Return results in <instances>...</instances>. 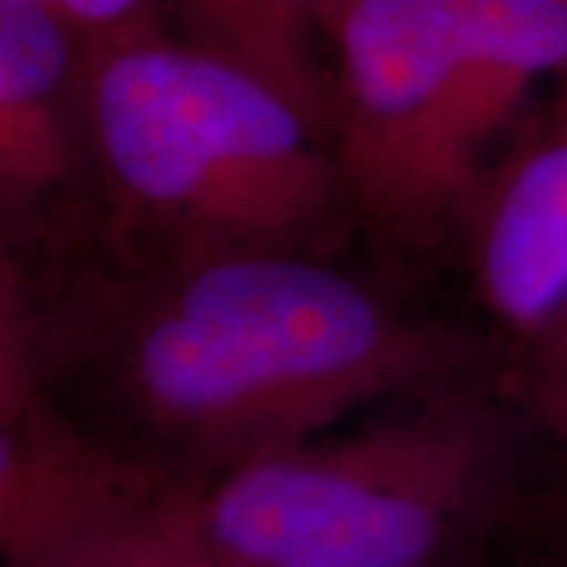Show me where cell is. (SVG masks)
I'll return each instance as SVG.
<instances>
[{
    "label": "cell",
    "instance_id": "obj_3",
    "mask_svg": "<svg viewBox=\"0 0 567 567\" xmlns=\"http://www.w3.org/2000/svg\"><path fill=\"white\" fill-rule=\"evenodd\" d=\"M548 480L488 365L227 473L205 527L227 567H488L539 529Z\"/></svg>",
    "mask_w": 567,
    "mask_h": 567
},
{
    "label": "cell",
    "instance_id": "obj_7",
    "mask_svg": "<svg viewBox=\"0 0 567 567\" xmlns=\"http://www.w3.org/2000/svg\"><path fill=\"white\" fill-rule=\"evenodd\" d=\"M502 369L567 306V111L543 102L492 164L457 246Z\"/></svg>",
    "mask_w": 567,
    "mask_h": 567
},
{
    "label": "cell",
    "instance_id": "obj_1",
    "mask_svg": "<svg viewBox=\"0 0 567 567\" xmlns=\"http://www.w3.org/2000/svg\"><path fill=\"white\" fill-rule=\"evenodd\" d=\"M0 360L104 445L208 488L502 353L341 259H155L73 237L3 252Z\"/></svg>",
    "mask_w": 567,
    "mask_h": 567
},
{
    "label": "cell",
    "instance_id": "obj_11",
    "mask_svg": "<svg viewBox=\"0 0 567 567\" xmlns=\"http://www.w3.org/2000/svg\"><path fill=\"white\" fill-rule=\"evenodd\" d=\"M539 533L567 558V480H551L543 498Z\"/></svg>",
    "mask_w": 567,
    "mask_h": 567
},
{
    "label": "cell",
    "instance_id": "obj_12",
    "mask_svg": "<svg viewBox=\"0 0 567 567\" xmlns=\"http://www.w3.org/2000/svg\"><path fill=\"white\" fill-rule=\"evenodd\" d=\"M488 567H567V558L543 533H533L527 543H520L514 551H507L505 558H498Z\"/></svg>",
    "mask_w": 567,
    "mask_h": 567
},
{
    "label": "cell",
    "instance_id": "obj_13",
    "mask_svg": "<svg viewBox=\"0 0 567 567\" xmlns=\"http://www.w3.org/2000/svg\"><path fill=\"white\" fill-rule=\"evenodd\" d=\"M546 102L555 104V107H561V111H567V66H565V73L548 85Z\"/></svg>",
    "mask_w": 567,
    "mask_h": 567
},
{
    "label": "cell",
    "instance_id": "obj_10",
    "mask_svg": "<svg viewBox=\"0 0 567 567\" xmlns=\"http://www.w3.org/2000/svg\"><path fill=\"white\" fill-rule=\"evenodd\" d=\"M54 13L76 35V41L85 44L133 29L164 25L162 13L167 10L164 0H58Z\"/></svg>",
    "mask_w": 567,
    "mask_h": 567
},
{
    "label": "cell",
    "instance_id": "obj_6",
    "mask_svg": "<svg viewBox=\"0 0 567 567\" xmlns=\"http://www.w3.org/2000/svg\"><path fill=\"white\" fill-rule=\"evenodd\" d=\"M0 212L3 252L85 227L80 41L44 0H0Z\"/></svg>",
    "mask_w": 567,
    "mask_h": 567
},
{
    "label": "cell",
    "instance_id": "obj_9",
    "mask_svg": "<svg viewBox=\"0 0 567 567\" xmlns=\"http://www.w3.org/2000/svg\"><path fill=\"white\" fill-rule=\"evenodd\" d=\"M505 379L546 451L551 480H567V306L505 365Z\"/></svg>",
    "mask_w": 567,
    "mask_h": 567
},
{
    "label": "cell",
    "instance_id": "obj_8",
    "mask_svg": "<svg viewBox=\"0 0 567 567\" xmlns=\"http://www.w3.org/2000/svg\"><path fill=\"white\" fill-rule=\"evenodd\" d=\"M324 3L328 0H164V20L174 22V35L183 41L278 89L328 136Z\"/></svg>",
    "mask_w": 567,
    "mask_h": 567
},
{
    "label": "cell",
    "instance_id": "obj_4",
    "mask_svg": "<svg viewBox=\"0 0 567 567\" xmlns=\"http://www.w3.org/2000/svg\"><path fill=\"white\" fill-rule=\"evenodd\" d=\"M328 136L360 237L457 246L492 164L567 66V0H328Z\"/></svg>",
    "mask_w": 567,
    "mask_h": 567
},
{
    "label": "cell",
    "instance_id": "obj_5",
    "mask_svg": "<svg viewBox=\"0 0 567 567\" xmlns=\"http://www.w3.org/2000/svg\"><path fill=\"white\" fill-rule=\"evenodd\" d=\"M205 492L104 445L0 363V567H227Z\"/></svg>",
    "mask_w": 567,
    "mask_h": 567
},
{
    "label": "cell",
    "instance_id": "obj_2",
    "mask_svg": "<svg viewBox=\"0 0 567 567\" xmlns=\"http://www.w3.org/2000/svg\"><path fill=\"white\" fill-rule=\"evenodd\" d=\"M80 237L155 259H341L360 237L322 126L164 25L80 44Z\"/></svg>",
    "mask_w": 567,
    "mask_h": 567
}]
</instances>
